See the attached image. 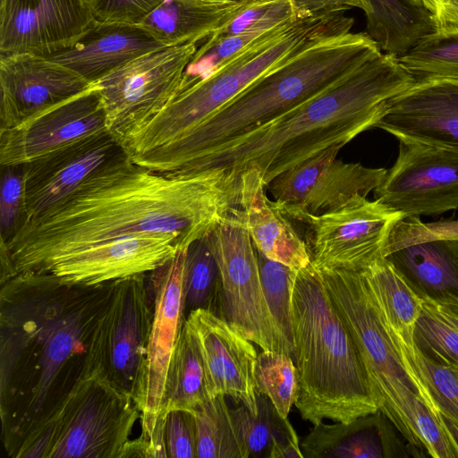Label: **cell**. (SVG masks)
Here are the masks:
<instances>
[{
  "label": "cell",
  "instance_id": "1",
  "mask_svg": "<svg viewBox=\"0 0 458 458\" xmlns=\"http://www.w3.org/2000/svg\"><path fill=\"white\" fill-rule=\"evenodd\" d=\"M240 191L241 177L225 170L170 175L138 165L125 152L0 243L17 274L127 237L170 236L187 249L240 208Z\"/></svg>",
  "mask_w": 458,
  "mask_h": 458
},
{
  "label": "cell",
  "instance_id": "2",
  "mask_svg": "<svg viewBox=\"0 0 458 458\" xmlns=\"http://www.w3.org/2000/svg\"><path fill=\"white\" fill-rule=\"evenodd\" d=\"M110 284L66 285L48 274L26 272L2 284L1 397L21 395L26 408L13 429L22 439L47 420L52 392L68 380L105 304ZM69 381V380H68ZM58 391V390H57Z\"/></svg>",
  "mask_w": 458,
  "mask_h": 458
},
{
  "label": "cell",
  "instance_id": "3",
  "mask_svg": "<svg viewBox=\"0 0 458 458\" xmlns=\"http://www.w3.org/2000/svg\"><path fill=\"white\" fill-rule=\"evenodd\" d=\"M414 81L397 56L381 53L317 97L216 146L173 175L222 169L241 177L257 169L267 187L326 148L376 128L387 101Z\"/></svg>",
  "mask_w": 458,
  "mask_h": 458
},
{
  "label": "cell",
  "instance_id": "4",
  "mask_svg": "<svg viewBox=\"0 0 458 458\" xmlns=\"http://www.w3.org/2000/svg\"><path fill=\"white\" fill-rule=\"evenodd\" d=\"M381 53L365 31L321 38L253 82L183 137L134 160L148 169L174 174L216 146L317 97Z\"/></svg>",
  "mask_w": 458,
  "mask_h": 458
},
{
  "label": "cell",
  "instance_id": "5",
  "mask_svg": "<svg viewBox=\"0 0 458 458\" xmlns=\"http://www.w3.org/2000/svg\"><path fill=\"white\" fill-rule=\"evenodd\" d=\"M292 319L301 418L350 423L377 412L356 344L311 262L297 272Z\"/></svg>",
  "mask_w": 458,
  "mask_h": 458
},
{
  "label": "cell",
  "instance_id": "6",
  "mask_svg": "<svg viewBox=\"0 0 458 458\" xmlns=\"http://www.w3.org/2000/svg\"><path fill=\"white\" fill-rule=\"evenodd\" d=\"M354 22L344 13L293 21L281 32L247 48L207 77L180 90L123 145L124 151L132 158L179 140L310 44L327 36L349 33Z\"/></svg>",
  "mask_w": 458,
  "mask_h": 458
},
{
  "label": "cell",
  "instance_id": "7",
  "mask_svg": "<svg viewBox=\"0 0 458 458\" xmlns=\"http://www.w3.org/2000/svg\"><path fill=\"white\" fill-rule=\"evenodd\" d=\"M318 269L356 344L378 411L412 450L423 451L409 420L414 400L420 399L437 415L439 411L428 390L403 362L364 274Z\"/></svg>",
  "mask_w": 458,
  "mask_h": 458
},
{
  "label": "cell",
  "instance_id": "8",
  "mask_svg": "<svg viewBox=\"0 0 458 458\" xmlns=\"http://www.w3.org/2000/svg\"><path fill=\"white\" fill-rule=\"evenodd\" d=\"M138 419L131 396L87 359L61 407L44 425L53 432L47 458H120Z\"/></svg>",
  "mask_w": 458,
  "mask_h": 458
},
{
  "label": "cell",
  "instance_id": "9",
  "mask_svg": "<svg viewBox=\"0 0 458 458\" xmlns=\"http://www.w3.org/2000/svg\"><path fill=\"white\" fill-rule=\"evenodd\" d=\"M196 43L146 53L94 83L106 112L108 132L123 146L179 92Z\"/></svg>",
  "mask_w": 458,
  "mask_h": 458
},
{
  "label": "cell",
  "instance_id": "10",
  "mask_svg": "<svg viewBox=\"0 0 458 458\" xmlns=\"http://www.w3.org/2000/svg\"><path fill=\"white\" fill-rule=\"evenodd\" d=\"M186 250H179L149 276L153 320L146 359L132 399L140 411V437L148 443L150 458L165 451V417L162 416V411L169 366L185 321Z\"/></svg>",
  "mask_w": 458,
  "mask_h": 458
},
{
  "label": "cell",
  "instance_id": "11",
  "mask_svg": "<svg viewBox=\"0 0 458 458\" xmlns=\"http://www.w3.org/2000/svg\"><path fill=\"white\" fill-rule=\"evenodd\" d=\"M209 239L220 274L219 316L262 351L287 354L266 301L256 247L242 208L227 215Z\"/></svg>",
  "mask_w": 458,
  "mask_h": 458
},
{
  "label": "cell",
  "instance_id": "12",
  "mask_svg": "<svg viewBox=\"0 0 458 458\" xmlns=\"http://www.w3.org/2000/svg\"><path fill=\"white\" fill-rule=\"evenodd\" d=\"M147 274L110 283L92 329L89 355L116 387L135 393L147 355L153 320Z\"/></svg>",
  "mask_w": 458,
  "mask_h": 458
},
{
  "label": "cell",
  "instance_id": "13",
  "mask_svg": "<svg viewBox=\"0 0 458 458\" xmlns=\"http://www.w3.org/2000/svg\"><path fill=\"white\" fill-rule=\"evenodd\" d=\"M404 216L377 199L357 196L336 209L298 221L309 227L314 267L360 271L385 258L391 230Z\"/></svg>",
  "mask_w": 458,
  "mask_h": 458
},
{
  "label": "cell",
  "instance_id": "14",
  "mask_svg": "<svg viewBox=\"0 0 458 458\" xmlns=\"http://www.w3.org/2000/svg\"><path fill=\"white\" fill-rule=\"evenodd\" d=\"M398 156L373 191L375 199L405 216L458 208V148L399 139Z\"/></svg>",
  "mask_w": 458,
  "mask_h": 458
},
{
  "label": "cell",
  "instance_id": "15",
  "mask_svg": "<svg viewBox=\"0 0 458 458\" xmlns=\"http://www.w3.org/2000/svg\"><path fill=\"white\" fill-rule=\"evenodd\" d=\"M341 145L331 146L280 174L267 188L276 208L289 219L336 209L357 196L367 197L386 169L337 159Z\"/></svg>",
  "mask_w": 458,
  "mask_h": 458
},
{
  "label": "cell",
  "instance_id": "16",
  "mask_svg": "<svg viewBox=\"0 0 458 458\" xmlns=\"http://www.w3.org/2000/svg\"><path fill=\"white\" fill-rule=\"evenodd\" d=\"M107 131L106 112L93 86L31 116L20 125L0 130V165H18Z\"/></svg>",
  "mask_w": 458,
  "mask_h": 458
},
{
  "label": "cell",
  "instance_id": "17",
  "mask_svg": "<svg viewBox=\"0 0 458 458\" xmlns=\"http://www.w3.org/2000/svg\"><path fill=\"white\" fill-rule=\"evenodd\" d=\"M95 21L88 0H1L0 56L55 53L75 43Z\"/></svg>",
  "mask_w": 458,
  "mask_h": 458
},
{
  "label": "cell",
  "instance_id": "18",
  "mask_svg": "<svg viewBox=\"0 0 458 458\" xmlns=\"http://www.w3.org/2000/svg\"><path fill=\"white\" fill-rule=\"evenodd\" d=\"M184 323L199 347L209 399L228 395L256 415L253 370L258 355L251 341L207 309L191 310Z\"/></svg>",
  "mask_w": 458,
  "mask_h": 458
},
{
  "label": "cell",
  "instance_id": "19",
  "mask_svg": "<svg viewBox=\"0 0 458 458\" xmlns=\"http://www.w3.org/2000/svg\"><path fill=\"white\" fill-rule=\"evenodd\" d=\"M179 250L170 236L127 237L63 256L34 273L48 274L66 285L95 286L150 273Z\"/></svg>",
  "mask_w": 458,
  "mask_h": 458
},
{
  "label": "cell",
  "instance_id": "20",
  "mask_svg": "<svg viewBox=\"0 0 458 458\" xmlns=\"http://www.w3.org/2000/svg\"><path fill=\"white\" fill-rule=\"evenodd\" d=\"M92 86L44 55L0 56V130L16 127Z\"/></svg>",
  "mask_w": 458,
  "mask_h": 458
},
{
  "label": "cell",
  "instance_id": "21",
  "mask_svg": "<svg viewBox=\"0 0 458 458\" xmlns=\"http://www.w3.org/2000/svg\"><path fill=\"white\" fill-rule=\"evenodd\" d=\"M376 128L397 140L458 148V80L415 78L411 85L387 101Z\"/></svg>",
  "mask_w": 458,
  "mask_h": 458
},
{
  "label": "cell",
  "instance_id": "22",
  "mask_svg": "<svg viewBox=\"0 0 458 458\" xmlns=\"http://www.w3.org/2000/svg\"><path fill=\"white\" fill-rule=\"evenodd\" d=\"M124 153L121 144L105 131L23 164L27 218L57 205L99 168Z\"/></svg>",
  "mask_w": 458,
  "mask_h": 458
},
{
  "label": "cell",
  "instance_id": "23",
  "mask_svg": "<svg viewBox=\"0 0 458 458\" xmlns=\"http://www.w3.org/2000/svg\"><path fill=\"white\" fill-rule=\"evenodd\" d=\"M163 47L166 46L139 24L96 20L75 43L44 56L94 84L128 62Z\"/></svg>",
  "mask_w": 458,
  "mask_h": 458
},
{
  "label": "cell",
  "instance_id": "24",
  "mask_svg": "<svg viewBox=\"0 0 458 458\" xmlns=\"http://www.w3.org/2000/svg\"><path fill=\"white\" fill-rule=\"evenodd\" d=\"M266 188L257 169L241 174L240 208L253 244L271 260L303 268L311 262L308 245L267 197Z\"/></svg>",
  "mask_w": 458,
  "mask_h": 458
},
{
  "label": "cell",
  "instance_id": "25",
  "mask_svg": "<svg viewBox=\"0 0 458 458\" xmlns=\"http://www.w3.org/2000/svg\"><path fill=\"white\" fill-rule=\"evenodd\" d=\"M385 258L421 299L458 296V238L411 239L391 232Z\"/></svg>",
  "mask_w": 458,
  "mask_h": 458
},
{
  "label": "cell",
  "instance_id": "26",
  "mask_svg": "<svg viewBox=\"0 0 458 458\" xmlns=\"http://www.w3.org/2000/svg\"><path fill=\"white\" fill-rule=\"evenodd\" d=\"M388 422L380 411L350 423L326 424L322 421L313 425L302 440L301 449L306 458L397 456V439Z\"/></svg>",
  "mask_w": 458,
  "mask_h": 458
},
{
  "label": "cell",
  "instance_id": "27",
  "mask_svg": "<svg viewBox=\"0 0 458 458\" xmlns=\"http://www.w3.org/2000/svg\"><path fill=\"white\" fill-rule=\"evenodd\" d=\"M257 0H163L138 24L165 46L206 40Z\"/></svg>",
  "mask_w": 458,
  "mask_h": 458
},
{
  "label": "cell",
  "instance_id": "28",
  "mask_svg": "<svg viewBox=\"0 0 458 458\" xmlns=\"http://www.w3.org/2000/svg\"><path fill=\"white\" fill-rule=\"evenodd\" d=\"M369 37L382 53L400 57L435 29L433 14L410 0H361Z\"/></svg>",
  "mask_w": 458,
  "mask_h": 458
},
{
  "label": "cell",
  "instance_id": "29",
  "mask_svg": "<svg viewBox=\"0 0 458 458\" xmlns=\"http://www.w3.org/2000/svg\"><path fill=\"white\" fill-rule=\"evenodd\" d=\"M256 415L242 404L232 415L249 450L250 457L304 458L298 436L269 398L257 393Z\"/></svg>",
  "mask_w": 458,
  "mask_h": 458
},
{
  "label": "cell",
  "instance_id": "30",
  "mask_svg": "<svg viewBox=\"0 0 458 458\" xmlns=\"http://www.w3.org/2000/svg\"><path fill=\"white\" fill-rule=\"evenodd\" d=\"M385 322L403 362L427 387L438 411L458 422V366L421 351L414 342V329Z\"/></svg>",
  "mask_w": 458,
  "mask_h": 458
},
{
  "label": "cell",
  "instance_id": "31",
  "mask_svg": "<svg viewBox=\"0 0 458 458\" xmlns=\"http://www.w3.org/2000/svg\"><path fill=\"white\" fill-rule=\"evenodd\" d=\"M209 400L196 340L185 323L169 366L162 416L173 410L193 411Z\"/></svg>",
  "mask_w": 458,
  "mask_h": 458
},
{
  "label": "cell",
  "instance_id": "32",
  "mask_svg": "<svg viewBox=\"0 0 458 458\" xmlns=\"http://www.w3.org/2000/svg\"><path fill=\"white\" fill-rule=\"evenodd\" d=\"M386 320L394 327L414 328L423 301L386 258L361 270Z\"/></svg>",
  "mask_w": 458,
  "mask_h": 458
},
{
  "label": "cell",
  "instance_id": "33",
  "mask_svg": "<svg viewBox=\"0 0 458 458\" xmlns=\"http://www.w3.org/2000/svg\"><path fill=\"white\" fill-rule=\"evenodd\" d=\"M191 411L196 424L197 458H250L225 395L209 399Z\"/></svg>",
  "mask_w": 458,
  "mask_h": 458
},
{
  "label": "cell",
  "instance_id": "34",
  "mask_svg": "<svg viewBox=\"0 0 458 458\" xmlns=\"http://www.w3.org/2000/svg\"><path fill=\"white\" fill-rule=\"evenodd\" d=\"M183 290L185 310L202 308L220 314V274L209 234L194 241L186 250Z\"/></svg>",
  "mask_w": 458,
  "mask_h": 458
},
{
  "label": "cell",
  "instance_id": "35",
  "mask_svg": "<svg viewBox=\"0 0 458 458\" xmlns=\"http://www.w3.org/2000/svg\"><path fill=\"white\" fill-rule=\"evenodd\" d=\"M398 58L415 78L443 76L458 80V26L434 30Z\"/></svg>",
  "mask_w": 458,
  "mask_h": 458
},
{
  "label": "cell",
  "instance_id": "36",
  "mask_svg": "<svg viewBox=\"0 0 458 458\" xmlns=\"http://www.w3.org/2000/svg\"><path fill=\"white\" fill-rule=\"evenodd\" d=\"M256 250L267 304L282 336L286 353L293 359L292 299L298 270L271 260Z\"/></svg>",
  "mask_w": 458,
  "mask_h": 458
},
{
  "label": "cell",
  "instance_id": "37",
  "mask_svg": "<svg viewBox=\"0 0 458 458\" xmlns=\"http://www.w3.org/2000/svg\"><path fill=\"white\" fill-rule=\"evenodd\" d=\"M253 374L257 392L267 396L278 413L287 418L299 395L293 359L281 352L263 351L257 356Z\"/></svg>",
  "mask_w": 458,
  "mask_h": 458
},
{
  "label": "cell",
  "instance_id": "38",
  "mask_svg": "<svg viewBox=\"0 0 458 458\" xmlns=\"http://www.w3.org/2000/svg\"><path fill=\"white\" fill-rule=\"evenodd\" d=\"M298 20L290 0H257L207 39H218L240 33L263 30Z\"/></svg>",
  "mask_w": 458,
  "mask_h": 458
},
{
  "label": "cell",
  "instance_id": "39",
  "mask_svg": "<svg viewBox=\"0 0 458 458\" xmlns=\"http://www.w3.org/2000/svg\"><path fill=\"white\" fill-rule=\"evenodd\" d=\"M0 242L7 243L26 221L23 165L1 166Z\"/></svg>",
  "mask_w": 458,
  "mask_h": 458
},
{
  "label": "cell",
  "instance_id": "40",
  "mask_svg": "<svg viewBox=\"0 0 458 458\" xmlns=\"http://www.w3.org/2000/svg\"><path fill=\"white\" fill-rule=\"evenodd\" d=\"M413 339L424 352L458 366V331L423 307Z\"/></svg>",
  "mask_w": 458,
  "mask_h": 458
},
{
  "label": "cell",
  "instance_id": "41",
  "mask_svg": "<svg viewBox=\"0 0 458 458\" xmlns=\"http://www.w3.org/2000/svg\"><path fill=\"white\" fill-rule=\"evenodd\" d=\"M409 420L421 447L433 458H458L440 419L420 399L414 400Z\"/></svg>",
  "mask_w": 458,
  "mask_h": 458
},
{
  "label": "cell",
  "instance_id": "42",
  "mask_svg": "<svg viewBox=\"0 0 458 458\" xmlns=\"http://www.w3.org/2000/svg\"><path fill=\"white\" fill-rule=\"evenodd\" d=\"M165 437L168 457L197 458L196 424L192 411H168L165 416Z\"/></svg>",
  "mask_w": 458,
  "mask_h": 458
},
{
  "label": "cell",
  "instance_id": "43",
  "mask_svg": "<svg viewBox=\"0 0 458 458\" xmlns=\"http://www.w3.org/2000/svg\"><path fill=\"white\" fill-rule=\"evenodd\" d=\"M97 21L138 24L163 0H89Z\"/></svg>",
  "mask_w": 458,
  "mask_h": 458
},
{
  "label": "cell",
  "instance_id": "44",
  "mask_svg": "<svg viewBox=\"0 0 458 458\" xmlns=\"http://www.w3.org/2000/svg\"><path fill=\"white\" fill-rule=\"evenodd\" d=\"M398 228L403 236L412 239L458 238V219L423 223L420 216H405Z\"/></svg>",
  "mask_w": 458,
  "mask_h": 458
},
{
  "label": "cell",
  "instance_id": "45",
  "mask_svg": "<svg viewBox=\"0 0 458 458\" xmlns=\"http://www.w3.org/2000/svg\"><path fill=\"white\" fill-rule=\"evenodd\" d=\"M298 20L344 13L352 8L363 9L361 0H290Z\"/></svg>",
  "mask_w": 458,
  "mask_h": 458
},
{
  "label": "cell",
  "instance_id": "46",
  "mask_svg": "<svg viewBox=\"0 0 458 458\" xmlns=\"http://www.w3.org/2000/svg\"><path fill=\"white\" fill-rule=\"evenodd\" d=\"M423 308L458 331V296L446 295L437 299L423 298Z\"/></svg>",
  "mask_w": 458,
  "mask_h": 458
},
{
  "label": "cell",
  "instance_id": "47",
  "mask_svg": "<svg viewBox=\"0 0 458 458\" xmlns=\"http://www.w3.org/2000/svg\"><path fill=\"white\" fill-rule=\"evenodd\" d=\"M458 26V0H445L443 11L436 22V30Z\"/></svg>",
  "mask_w": 458,
  "mask_h": 458
},
{
  "label": "cell",
  "instance_id": "48",
  "mask_svg": "<svg viewBox=\"0 0 458 458\" xmlns=\"http://www.w3.org/2000/svg\"><path fill=\"white\" fill-rule=\"evenodd\" d=\"M444 428L458 454V422L439 412Z\"/></svg>",
  "mask_w": 458,
  "mask_h": 458
},
{
  "label": "cell",
  "instance_id": "49",
  "mask_svg": "<svg viewBox=\"0 0 458 458\" xmlns=\"http://www.w3.org/2000/svg\"><path fill=\"white\" fill-rule=\"evenodd\" d=\"M445 0H428V10L433 14L435 23L439 19L443 11Z\"/></svg>",
  "mask_w": 458,
  "mask_h": 458
},
{
  "label": "cell",
  "instance_id": "50",
  "mask_svg": "<svg viewBox=\"0 0 458 458\" xmlns=\"http://www.w3.org/2000/svg\"><path fill=\"white\" fill-rule=\"evenodd\" d=\"M212 2H242V1H248V0H209Z\"/></svg>",
  "mask_w": 458,
  "mask_h": 458
},
{
  "label": "cell",
  "instance_id": "51",
  "mask_svg": "<svg viewBox=\"0 0 458 458\" xmlns=\"http://www.w3.org/2000/svg\"><path fill=\"white\" fill-rule=\"evenodd\" d=\"M88 1H89V0H88Z\"/></svg>",
  "mask_w": 458,
  "mask_h": 458
}]
</instances>
